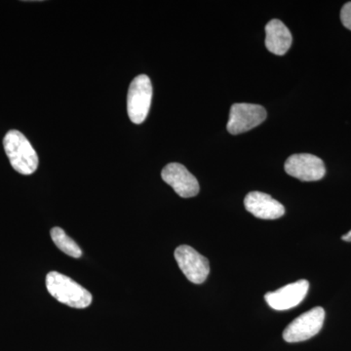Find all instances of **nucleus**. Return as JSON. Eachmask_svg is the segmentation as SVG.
<instances>
[{
  "label": "nucleus",
  "instance_id": "20e7f679",
  "mask_svg": "<svg viewBox=\"0 0 351 351\" xmlns=\"http://www.w3.org/2000/svg\"><path fill=\"white\" fill-rule=\"evenodd\" d=\"M324 319V309L320 306L314 307L295 318L286 327L283 332L284 341L300 343L313 338L322 329Z\"/></svg>",
  "mask_w": 351,
  "mask_h": 351
},
{
  "label": "nucleus",
  "instance_id": "9d476101",
  "mask_svg": "<svg viewBox=\"0 0 351 351\" xmlns=\"http://www.w3.org/2000/svg\"><path fill=\"white\" fill-rule=\"evenodd\" d=\"M244 206L256 218L276 219L285 214V208L280 202L267 193L252 191L244 199Z\"/></svg>",
  "mask_w": 351,
  "mask_h": 351
},
{
  "label": "nucleus",
  "instance_id": "f8f14e48",
  "mask_svg": "<svg viewBox=\"0 0 351 351\" xmlns=\"http://www.w3.org/2000/svg\"><path fill=\"white\" fill-rule=\"evenodd\" d=\"M51 237L58 248L64 252L66 255L76 258L82 257V249L75 243V240L71 239L61 228H52Z\"/></svg>",
  "mask_w": 351,
  "mask_h": 351
},
{
  "label": "nucleus",
  "instance_id": "39448f33",
  "mask_svg": "<svg viewBox=\"0 0 351 351\" xmlns=\"http://www.w3.org/2000/svg\"><path fill=\"white\" fill-rule=\"evenodd\" d=\"M267 119V112L260 105L234 104L232 106L226 129L232 135H239L262 124Z\"/></svg>",
  "mask_w": 351,
  "mask_h": 351
},
{
  "label": "nucleus",
  "instance_id": "7ed1b4c3",
  "mask_svg": "<svg viewBox=\"0 0 351 351\" xmlns=\"http://www.w3.org/2000/svg\"><path fill=\"white\" fill-rule=\"evenodd\" d=\"M152 98V85L149 76L138 75L129 87L127 96V112L129 119L135 124H141L149 115Z\"/></svg>",
  "mask_w": 351,
  "mask_h": 351
},
{
  "label": "nucleus",
  "instance_id": "9b49d317",
  "mask_svg": "<svg viewBox=\"0 0 351 351\" xmlns=\"http://www.w3.org/2000/svg\"><path fill=\"white\" fill-rule=\"evenodd\" d=\"M265 46L272 54L282 56L292 45V34L281 21H270L265 25Z\"/></svg>",
  "mask_w": 351,
  "mask_h": 351
},
{
  "label": "nucleus",
  "instance_id": "0eeeda50",
  "mask_svg": "<svg viewBox=\"0 0 351 351\" xmlns=\"http://www.w3.org/2000/svg\"><path fill=\"white\" fill-rule=\"evenodd\" d=\"M286 173L302 182L319 181L326 174L322 159L309 154H294L285 162Z\"/></svg>",
  "mask_w": 351,
  "mask_h": 351
},
{
  "label": "nucleus",
  "instance_id": "1a4fd4ad",
  "mask_svg": "<svg viewBox=\"0 0 351 351\" xmlns=\"http://www.w3.org/2000/svg\"><path fill=\"white\" fill-rule=\"evenodd\" d=\"M308 281L301 279L297 282L288 284L274 292L265 295V302L276 311H288L299 306L308 292Z\"/></svg>",
  "mask_w": 351,
  "mask_h": 351
},
{
  "label": "nucleus",
  "instance_id": "423d86ee",
  "mask_svg": "<svg viewBox=\"0 0 351 351\" xmlns=\"http://www.w3.org/2000/svg\"><path fill=\"white\" fill-rule=\"evenodd\" d=\"M174 256L182 274L191 282L202 284L206 280L210 274V263L207 258L188 245L178 247Z\"/></svg>",
  "mask_w": 351,
  "mask_h": 351
},
{
  "label": "nucleus",
  "instance_id": "4468645a",
  "mask_svg": "<svg viewBox=\"0 0 351 351\" xmlns=\"http://www.w3.org/2000/svg\"><path fill=\"white\" fill-rule=\"evenodd\" d=\"M343 239L345 241L351 242V230L350 232L346 233V235H343Z\"/></svg>",
  "mask_w": 351,
  "mask_h": 351
},
{
  "label": "nucleus",
  "instance_id": "f03ea898",
  "mask_svg": "<svg viewBox=\"0 0 351 351\" xmlns=\"http://www.w3.org/2000/svg\"><path fill=\"white\" fill-rule=\"evenodd\" d=\"M4 149L13 169L22 175H32L38 167V156L24 134L11 130L3 140Z\"/></svg>",
  "mask_w": 351,
  "mask_h": 351
},
{
  "label": "nucleus",
  "instance_id": "6e6552de",
  "mask_svg": "<svg viewBox=\"0 0 351 351\" xmlns=\"http://www.w3.org/2000/svg\"><path fill=\"white\" fill-rule=\"evenodd\" d=\"M161 177L166 184L182 198H191L199 193V184L195 176L180 163H170L163 168Z\"/></svg>",
  "mask_w": 351,
  "mask_h": 351
},
{
  "label": "nucleus",
  "instance_id": "ddd939ff",
  "mask_svg": "<svg viewBox=\"0 0 351 351\" xmlns=\"http://www.w3.org/2000/svg\"><path fill=\"white\" fill-rule=\"evenodd\" d=\"M341 20L346 29L351 31V1L343 5L341 11Z\"/></svg>",
  "mask_w": 351,
  "mask_h": 351
},
{
  "label": "nucleus",
  "instance_id": "f257e3e1",
  "mask_svg": "<svg viewBox=\"0 0 351 351\" xmlns=\"http://www.w3.org/2000/svg\"><path fill=\"white\" fill-rule=\"evenodd\" d=\"M46 288L54 299L75 308H86L91 304V293L69 276L51 271L46 276Z\"/></svg>",
  "mask_w": 351,
  "mask_h": 351
}]
</instances>
